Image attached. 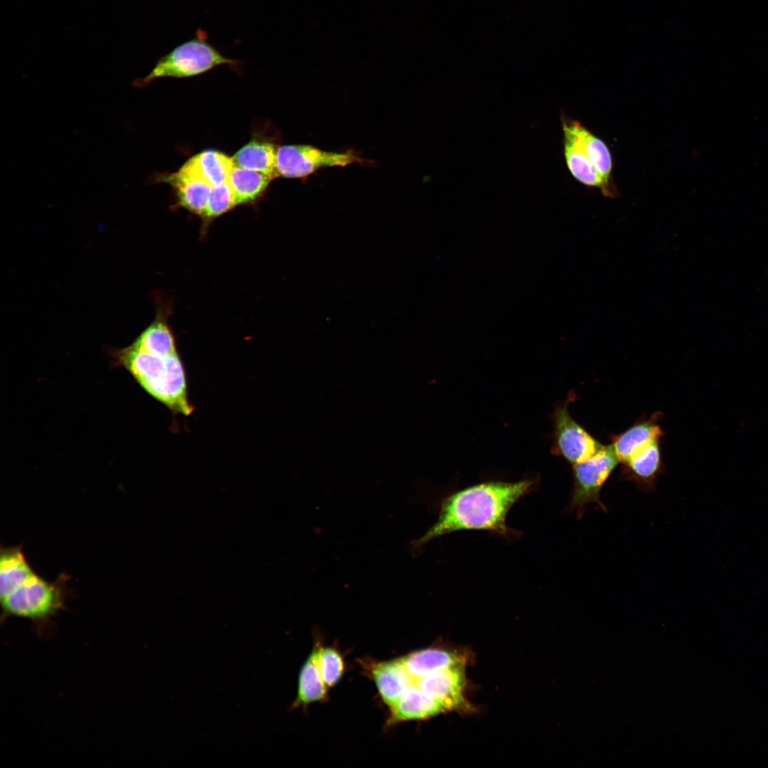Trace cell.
<instances>
[{"label": "cell", "instance_id": "cell-13", "mask_svg": "<svg viewBox=\"0 0 768 768\" xmlns=\"http://www.w3.org/2000/svg\"><path fill=\"white\" fill-rule=\"evenodd\" d=\"M365 667L383 701L389 708L397 702L405 688L411 685L412 677L400 658L385 661H369Z\"/></svg>", "mask_w": 768, "mask_h": 768}, {"label": "cell", "instance_id": "cell-15", "mask_svg": "<svg viewBox=\"0 0 768 768\" xmlns=\"http://www.w3.org/2000/svg\"><path fill=\"white\" fill-rule=\"evenodd\" d=\"M561 124L563 154L566 166L571 175L585 186L599 188L604 196V183L578 139L562 119H561Z\"/></svg>", "mask_w": 768, "mask_h": 768}, {"label": "cell", "instance_id": "cell-17", "mask_svg": "<svg viewBox=\"0 0 768 768\" xmlns=\"http://www.w3.org/2000/svg\"><path fill=\"white\" fill-rule=\"evenodd\" d=\"M321 647V642H316L301 668L298 678L297 697L291 705V709L306 706L326 698L328 688L322 678L319 665Z\"/></svg>", "mask_w": 768, "mask_h": 768}, {"label": "cell", "instance_id": "cell-21", "mask_svg": "<svg viewBox=\"0 0 768 768\" xmlns=\"http://www.w3.org/2000/svg\"><path fill=\"white\" fill-rule=\"evenodd\" d=\"M272 179L271 176L266 174L234 165L228 182L233 192L236 205H240L259 198Z\"/></svg>", "mask_w": 768, "mask_h": 768}, {"label": "cell", "instance_id": "cell-23", "mask_svg": "<svg viewBox=\"0 0 768 768\" xmlns=\"http://www.w3.org/2000/svg\"><path fill=\"white\" fill-rule=\"evenodd\" d=\"M237 206L233 192L228 182L213 187L203 217H218Z\"/></svg>", "mask_w": 768, "mask_h": 768}, {"label": "cell", "instance_id": "cell-5", "mask_svg": "<svg viewBox=\"0 0 768 768\" xmlns=\"http://www.w3.org/2000/svg\"><path fill=\"white\" fill-rule=\"evenodd\" d=\"M619 462L610 444L591 458L572 465V486L567 511L581 518L585 506L594 503L607 512V506L601 501V490Z\"/></svg>", "mask_w": 768, "mask_h": 768}, {"label": "cell", "instance_id": "cell-1", "mask_svg": "<svg viewBox=\"0 0 768 768\" xmlns=\"http://www.w3.org/2000/svg\"><path fill=\"white\" fill-rule=\"evenodd\" d=\"M108 353L112 367L125 369L147 394L173 413L188 416L193 412L185 369L164 319L157 317L129 346Z\"/></svg>", "mask_w": 768, "mask_h": 768}, {"label": "cell", "instance_id": "cell-20", "mask_svg": "<svg viewBox=\"0 0 768 768\" xmlns=\"http://www.w3.org/2000/svg\"><path fill=\"white\" fill-rule=\"evenodd\" d=\"M274 146L267 142L252 140L242 146L232 157L235 166L266 174L273 178L276 171Z\"/></svg>", "mask_w": 768, "mask_h": 768}, {"label": "cell", "instance_id": "cell-18", "mask_svg": "<svg viewBox=\"0 0 768 768\" xmlns=\"http://www.w3.org/2000/svg\"><path fill=\"white\" fill-rule=\"evenodd\" d=\"M23 547H1L0 598L4 597L36 572L26 558Z\"/></svg>", "mask_w": 768, "mask_h": 768}, {"label": "cell", "instance_id": "cell-11", "mask_svg": "<svg viewBox=\"0 0 768 768\" xmlns=\"http://www.w3.org/2000/svg\"><path fill=\"white\" fill-rule=\"evenodd\" d=\"M574 132L593 166L599 174L605 188L604 196L614 198L619 195L612 178L613 162L611 152L606 143L594 135L581 122L565 114H561Z\"/></svg>", "mask_w": 768, "mask_h": 768}, {"label": "cell", "instance_id": "cell-6", "mask_svg": "<svg viewBox=\"0 0 768 768\" xmlns=\"http://www.w3.org/2000/svg\"><path fill=\"white\" fill-rule=\"evenodd\" d=\"M577 399L575 390H570L565 400L555 405L551 416L553 427L551 453L563 458L572 466L591 458L604 446L570 414L569 405Z\"/></svg>", "mask_w": 768, "mask_h": 768}, {"label": "cell", "instance_id": "cell-16", "mask_svg": "<svg viewBox=\"0 0 768 768\" xmlns=\"http://www.w3.org/2000/svg\"><path fill=\"white\" fill-rule=\"evenodd\" d=\"M407 673L413 678L466 663L461 654L442 648H427L400 658Z\"/></svg>", "mask_w": 768, "mask_h": 768}, {"label": "cell", "instance_id": "cell-22", "mask_svg": "<svg viewBox=\"0 0 768 768\" xmlns=\"http://www.w3.org/2000/svg\"><path fill=\"white\" fill-rule=\"evenodd\" d=\"M319 665L322 678L328 688L336 685L344 672V662L340 652L334 647L321 646Z\"/></svg>", "mask_w": 768, "mask_h": 768}, {"label": "cell", "instance_id": "cell-7", "mask_svg": "<svg viewBox=\"0 0 768 768\" xmlns=\"http://www.w3.org/2000/svg\"><path fill=\"white\" fill-rule=\"evenodd\" d=\"M357 154L348 151H326L309 145H284L276 151V171L278 176L306 177L320 169L363 164Z\"/></svg>", "mask_w": 768, "mask_h": 768}, {"label": "cell", "instance_id": "cell-2", "mask_svg": "<svg viewBox=\"0 0 768 768\" xmlns=\"http://www.w3.org/2000/svg\"><path fill=\"white\" fill-rule=\"evenodd\" d=\"M535 481H489L458 490L442 500L436 522L410 543L412 552L432 540L459 530H486L508 538L517 531L506 524L511 507L534 489Z\"/></svg>", "mask_w": 768, "mask_h": 768}, {"label": "cell", "instance_id": "cell-10", "mask_svg": "<svg viewBox=\"0 0 768 768\" xmlns=\"http://www.w3.org/2000/svg\"><path fill=\"white\" fill-rule=\"evenodd\" d=\"M154 181L169 183L176 191L182 206L203 216L213 186L185 165L173 174H158Z\"/></svg>", "mask_w": 768, "mask_h": 768}, {"label": "cell", "instance_id": "cell-8", "mask_svg": "<svg viewBox=\"0 0 768 768\" xmlns=\"http://www.w3.org/2000/svg\"><path fill=\"white\" fill-rule=\"evenodd\" d=\"M465 667L466 663H462L422 677H412L411 685L437 700L446 711L465 709L468 707L464 696Z\"/></svg>", "mask_w": 768, "mask_h": 768}, {"label": "cell", "instance_id": "cell-19", "mask_svg": "<svg viewBox=\"0 0 768 768\" xmlns=\"http://www.w3.org/2000/svg\"><path fill=\"white\" fill-rule=\"evenodd\" d=\"M183 165L213 187L228 181L235 164L232 158L214 150L201 152Z\"/></svg>", "mask_w": 768, "mask_h": 768}, {"label": "cell", "instance_id": "cell-12", "mask_svg": "<svg viewBox=\"0 0 768 768\" xmlns=\"http://www.w3.org/2000/svg\"><path fill=\"white\" fill-rule=\"evenodd\" d=\"M663 415L661 412H656L649 418L641 417L625 431L610 437L611 444L621 463L643 447L661 439L664 432L658 422Z\"/></svg>", "mask_w": 768, "mask_h": 768}, {"label": "cell", "instance_id": "cell-3", "mask_svg": "<svg viewBox=\"0 0 768 768\" xmlns=\"http://www.w3.org/2000/svg\"><path fill=\"white\" fill-rule=\"evenodd\" d=\"M68 575L62 573L54 581H48L35 572L10 593L0 598L4 622L11 617L30 620L40 637L51 635L53 619L66 609L70 597L67 582Z\"/></svg>", "mask_w": 768, "mask_h": 768}, {"label": "cell", "instance_id": "cell-9", "mask_svg": "<svg viewBox=\"0 0 768 768\" xmlns=\"http://www.w3.org/2000/svg\"><path fill=\"white\" fill-rule=\"evenodd\" d=\"M660 440H655L643 447L622 462L619 478L631 481L644 491H654L664 469Z\"/></svg>", "mask_w": 768, "mask_h": 768}, {"label": "cell", "instance_id": "cell-14", "mask_svg": "<svg viewBox=\"0 0 768 768\" xmlns=\"http://www.w3.org/2000/svg\"><path fill=\"white\" fill-rule=\"evenodd\" d=\"M390 710L389 726L407 720H426L446 712L440 703L414 685L405 688Z\"/></svg>", "mask_w": 768, "mask_h": 768}, {"label": "cell", "instance_id": "cell-4", "mask_svg": "<svg viewBox=\"0 0 768 768\" xmlns=\"http://www.w3.org/2000/svg\"><path fill=\"white\" fill-rule=\"evenodd\" d=\"M208 38L206 32L198 28L194 38L161 58L146 76L136 80L135 85L143 87L160 78L192 77L223 64L238 69L240 60L224 56Z\"/></svg>", "mask_w": 768, "mask_h": 768}]
</instances>
